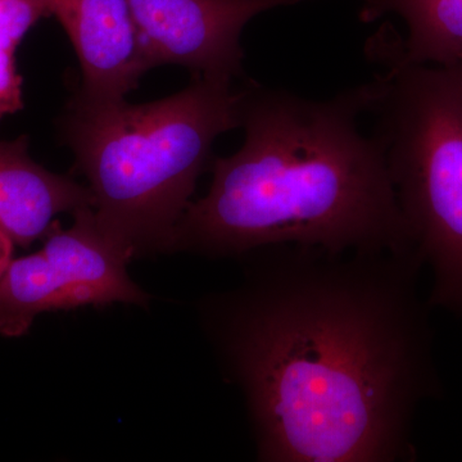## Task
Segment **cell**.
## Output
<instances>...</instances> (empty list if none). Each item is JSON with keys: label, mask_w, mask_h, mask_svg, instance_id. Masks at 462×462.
<instances>
[{"label": "cell", "mask_w": 462, "mask_h": 462, "mask_svg": "<svg viewBox=\"0 0 462 462\" xmlns=\"http://www.w3.org/2000/svg\"><path fill=\"white\" fill-rule=\"evenodd\" d=\"M48 16L47 0H0V120L23 107L16 51L29 30Z\"/></svg>", "instance_id": "10"}, {"label": "cell", "mask_w": 462, "mask_h": 462, "mask_svg": "<svg viewBox=\"0 0 462 462\" xmlns=\"http://www.w3.org/2000/svg\"><path fill=\"white\" fill-rule=\"evenodd\" d=\"M307 0H127L148 69L176 65L231 84L242 76L240 35L252 18Z\"/></svg>", "instance_id": "6"}, {"label": "cell", "mask_w": 462, "mask_h": 462, "mask_svg": "<svg viewBox=\"0 0 462 462\" xmlns=\"http://www.w3.org/2000/svg\"><path fill=\"white\" fill-rule=\"evenodd\" d=\"M54 223L36 254L12 260L0 279V337L16 338L44 312L112 303L147 306V291L129 278L130 258L106 238L93 207Z\"/></svg>", "instance_id": "5"}, {"label": "cell", "mask_w": 462, "mask_h": 462, "mask_svg": "<svg viewBox=\"0 0 462 462\" xmlns=\"http://www.w3.org/2000/svg\"><path fill=\"white\" fill-rule=\"evenodd\" d=\"M361 20L397 14L407 36L383 51L389 63L462 66V0H364Z\"/></svg>", "instance_id": "9"}, {"label": "cell", "mask_w": 462, "mask_h": 462, "mask_svg": "<svg viewBox=\"0 0 462 462\" xmlns=\"http://www.w3.org/2000/svg\"><path fill=\"white\" fill-rule=\"evenodd\" d=\"M367 100V85L324 102L254 84L242 89L245 144L212 160L208 193L188 207L171 252L243 257L282 245L418 252L384 152L358 127Z\"/></svg>", "instance_id": "2"}, {"label": "cell", "mask_w": 462, "mask_h": 462, "mask_svg": "<svg viewBox=\"0 0 462 462\" xmlns=\"http://www.w3.org/2000/svg\"><path fill=\"white\" fill-rule=\"evenodd\" d=\"M84 207H94L89 187L38 165L27 136L0 141V227L14 245L29 247L50 233L57 215Z\"/></svg>", "instance_id": "8"}, {"label": "cell", "mask_w": 462, "mask_h": 462, "mask_svg": "<svg viewBox=\"0 0 462 462\" xmlns=\"http://www.w3.org/2000/svg\"><path fill=\"white\" fill-rule=\"evenodd\" d=\"M200 319L242 392L257 460H415L413 416L440 393L418 252H249Z\"/></svg>", "instance_id": "1"}, {"label": "cell", "mask_w": 462, "mask_h": 462, "mask_svg": "<svg viewBox=\"0 0 462 462\" xmlns=\"http://www.w3.org/2000/svg\"><path fill=\"white\" fill-rule=\"evenodd\" d=\"M14 242L11 236L0 227V279L7 272L9 263L14 260Z\"/></svg>", "instance_id": "11"}, {"label": "cell", "mask_w": 462, "mask_h": 462, "mask_svg": "<svg viewBox=\"0 0 462 462\" xmlns=\"http://www.w3.org/2000/svg\"><path fill=\"white\" fill-rule=\"evenodd\" d=\"M367 87L401 214L433 275L428 303L462 315V66L391 63Z\"/></svg>", "instance_id": "4"}, {"label": "cell", "mask_w": 462, "mask_h": 462, "mask_svg": "<svg viewBox=\"0 0 462 462\" xmlns=\"http://www.w3.org/2000/svg\"><path fill=\"white\" fill-rule=\"evenodd\" d=\"M78 56L81 84L72 99L115 102L148 71L127 0H47Z\"/></svg>", "instance_id": "7"}, {"label": "cell", "mask_w": 462, "mask_h": 462, "mask_svg": "<svg viewBox=\"0 0 462 462\" xmlns=\"http://www.w3.org/2000/svg\"><path fill=\"white\" fill-rule=\"evenodd\" d=\"M240 108L242 89L199 76L142 105L69 100L60 135L93 193L100 231L130 261L171 252L212 145L240 127Z\"/></svg>", "instance_id": "3"}]
</instances>
